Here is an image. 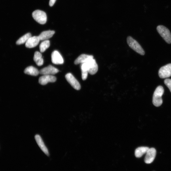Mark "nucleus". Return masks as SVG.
I'll use <instances>...</instances> for the list:
<instances>
[{
    "label": "nucleus",
    "instance_id": "obj_19",
    "mask_svg": "<svg viewBox=\"0 0 171 171\" xmlns=\"http://www.w3.org/2000/svg\"><path fill=\"white\" fill-rule=\"evenodd\" d=\"M31 37V35L30 33H28L23 35L16 42V44L20 45L26 43L28 40Z\"/></svg>",
    "mask_w": 171,
    "mask_h": 171
},
{
    "label": "nucleus",
    "instance_id": "obj_8",
    "mask_svg": "<svg viewBox=\"0 0 171 171\" xmlns=\"http://www.w3.org/2000/svg\"><path fill=\"white\" fill-rule=\"evenodd\" d=\"M59 72L57 69L50 65L41 69L40 71V74L44 75H52L56 74Z\"/></svg>",
    "mask_w": 171,
    "mask_h": 171
},
{
    "label": "nucleus",
    "instance_id": "obj_9",
    "mask_svg": "<svg viewBox=\"0 0 171 171\" xmlns=\"http://www.w3.org/2000/svg\"><path fill=\"white\" fill-rule=\"evenodd\" d=\"M144 158V162L147 164H150L154 161L156 154V150L153 148H149Z\"/></svg>",
    "mask_w": 171,
    "mask_h": 171
},
{
    "label": "nucleus",
    "instance_id": "obj_16",
    "mask_svg": "<svg viewBox=\"0 0 171 171\" xmlns=\"http://www.w3.org/2000/svg\"><path fill=\"white\" fill-rule=\"evenodd\" d=\"M26 74L34 76H37L40 74L38 70L32 66H29L24 70Z\"/></svg>",
    "mask_w": 171,
    "mask_h": 171
},
{
    "label": "nucleus",
    "instance_id": "obj_17",
    "mask_svg": "<svg viewBox=\"0 0 171 171\" xmlns=\"http://www.w3.org/2000/svg\"><path fill=\"white\" fill-rule=\"evenodd\" d=\"M42 56V55L40 52H35L33 59L36 65L38 66H40L43 65L44 60Z\"/></svg>",
    "mask_w": 171,
    "mask_h": 171
},
{
    "label": "nucleus",
    "instance_id": "obj_7",
    "mask_svg": "<svg viewBox=\"0 0 171 171\" xmlns=\"http://www.w3.org/2000/svg\"><path fill=\"white\" fill-rule=\"evenodd\" d=\"M86 63L87 64L89 74L91 75L95 74L98 69V66L94 58H92Z\"/></svg>",
    "mask_w": 171,
    "mask_h": 171
},
{
    "label": "nucleus",
    "instance_id": "obj_3",
    "mask_svg": "<svg viewBox=\"0 0 171 171\" xmlns=\"http://www.w3.org/2000/svg\"><path fill=\"white\" fill-rule=\"evenodd\" d=\"M156 30L165 42L168 44H171V34L169 30L162 25L158 26Z\"/></svg>",
    "mask_w": 171,
    "mask_h": 171
},
{
    "label": "nucleus",
    "instance_id": "obj_23",
    "mask_svg": "<svg viewBox=\"0 0 171 171\" xmlns=\"http://www.w3.org/2000/svg\"><path fill=\"white\" fill-rule=\"evenodd\" d=\"M56 1V0H50L49 2V5L50 6H52L55 4Z\"/></svg>",
    "mask_w": 171,
    "mask_h": 171
},
{
    "label": "nucleus",
    "instance_id": "obj_6",
    "mask_svg": "<svg viewBox=\"0 0 171 171\" xmlns=\"http://www.w3.org/2000/svg\"><path fill=\"white\" fill-rule=\"evenodd\" d=\"M65 77L67 81L73 88L78 90L81 89V86L80 83L71 73H68L66 75Z\"/></svg>",
    "mask_w": 171,
    "mask_h": 171
},
{
    "label": "nucleus",
    "instance_id": "obj_13",
    "mask_svg": "<svg viewBox=\"0 0 171 171\" xmlns=\"http://www.w3.org/2000/svg\"><path fill=\"white\" fill-rule=\"evenodd\" d=\"M93 58V56L82 54L80 55L75 60L74 64L76 65H77L87 63L90 59Z\"/></svg>",
    "mask_w": 171,
    "mask_h": 171
},
{
    "label": "nucleus",
    "instance_id": "obj_11",
    "mask_svg": "<svg viewBox=\"0 0 171 171\" xmlns=\"http://www.w3.org/2000/svg\"><path fill=\"white\" fill-rule=\"evenodd\" d=\"M56 80V77L52 75H44L40 78L39 82L40 84L44 85L48 82H54Z\"/></svg>",
    "mask_w": 171,
    "mask_h": 171
},
{
    "label": "nucleus",
    "instance_id": "obj_18",
    "mask_svg": "<svg viewBox=\"0 0 171 171\" xmlns=\"http://www.w3.org/2000/svg\"><path fill=\"white\" fill-rule=\"evenodd\" d=\"M149 148L148 147H140L137 148L135 152V155L136 157L140 158L144 154L147 153Z\"/></svg>",
    "mask_w": 171,
    "mask_h": 171
},
{
    "label": "nucleus",
    "instance_id": "obj_20",
    "mask_svg": "<svg viewBox=\"0 0 171 171\" xmlns=\"http://www.w3.org/2000/svg\"><path fill=\"white\" fill-rule=\"evenodd\" d=\"M50 41L48 40H44L40 44V51L41 52H44L50 46Z\"/></svg>",
    "mask_w": 171,
    "mask_h": 171
},
{
    "label": "nucleus",
    "instance_id": "obj_10",
    "mask_svg": "<svg viewBox=\"0 0 171 171\" xmlns=\"http://www.w3.org/2000/svg\"><path fill=\"white\" fill-rule=\"evenodd\" d=\"M52 63L56 65H61L64 63L63 57L57 51H54L52 53Z\"/></svg>",
    "mask_w": 171,
    "mask_h": 171
},
{
    "label": "nucleus",
    "instance_id": "obj_4",
    "mask_svg": "<svg viewBox=\"0 0 171 171\" xmlns=\"http://www.w3.org/2000/svg\"><path fill=\"white\" fill-rule=\"evenodd\" d=\"M33 19L37 22L42 24H45L47 20V17L44 12L36 10L34 11L32 14Z\"/></svg>",
    "mask_w": 171,
    "mask_h": 171
},
{
    "label": "nucleus",
    "instance_id": "obj_15",
    "mask_svg": "<svg viewBox=\"0 0 171 171\" xmlns=\"http://www.w3.org/2000/svg\"><path fill=\"white\" fill-rule=\"evenodd\" d=\"M55 32L53 31H47L42 32L39 36L40 40H46L52 37Z\"/></svg>",
    "mask_w": 171,
    "mask_h": 171
},
{
    "label": "nucleus",
    "instance_id": "obj_12",
    "mask_svg": "<svg viewBox=\"0 0 171 171\" xmlns=\"http://www.w3.org/2000/svg\"><path fill=\"white\" fill-rule=\"evenodd\" d=\"M40 41L39 36H31L26 43V46L29 48H34L38 45Z\"/></svg>",
    "mask_w": 171,
    "mask_h": 171
},
{
    "label": "nucleus",
    "instance_id": "obj_1",
    "mask_svg": "<svg viewBox=\"0 0 171 171\" xmlns=\"http://www.w3.org/2000/svg\"><path fill=\"white\" fill-rule=\"evenodd\" d=\"M164 92V88L161 86L157 87L155 90L153 96L152 102L153 105L156 106H160L162 104V97Z\"/></svg>",
    "mask_w": 171,
    "mask_h": 171
},
{
    "label": "nucleus",
    "instance_id": "obj_2",
    "mask_svg": "<svg viewBox=\"0 0 171 171\" xmlns=\"http://www.w3.org/2000/svg\"><path fill=\"white\" fill-rule=\"evenodd\" d=\"M127 42L129 46L137 53L141 55H144L145 52L143 49L139 44L131 36H128Z\"/></svg>",
    "mask_w": 171,
    "mask_h": 171
},
{
    "label": "nucleus",
    "instance_id": "obj_22",
    "mask_svg": "<svg viewBox=\"0 0 171 171\" xmlns=\"http://www.w3.org/2000/svg\"><path fill=\"white\" fill-rule=\"evenodd\" d=\"M81 73L82 79L83 81L85 80L87 78L89 72L88 71L81 70Z\"/></svg>",
    "mask_w": 171,
    "mask_h": 171
},
{
    "label": "nucleus",
    "instance_id": "obj_5",
    "mask_svg": "<svg viewBox=\"0 0 171 171\" xmlns=\"http://www.w3.org/2000/svg\"><path fill=\"white\" fill-rule=\"evenodd\" d=\"M158 75L161 78H166L171 76V64L164 66L160 69Z\"/></svg>",
    "mask_w": 171,
    "mask_h": 171
},
{
    "label": "nucleus",
    "instance_id": "obj_14",
    "mask_svg": "<svg viewBox=\"0 0 171 171\" xmlns=\"http://www.w3.org/2000/svg\"><path fill=\"white\" fill-rule=\"evenodd\" d=\"M35 139L41 150L46 155L48 156H49L48 149L40 136L39 135H36L35 136Z\"/></svg>",
    "mask_w": 171,
    "mask_h": 171
},
{
    "label": "nucleus",
    "instance_id": "obj_21",
    "mask_svg": "<svg viewBox=\"0 0 171 171\" xmlns=\"http://www.w3.org/2000/svg\"><path fill=\"white\" fill-rule=\"evenodd\" d=\"M164 83L171 92V79H166L164 81Z\"/></svg>",
    "mask_w": 171,
    "mask_h": 171
}]
</instances>
